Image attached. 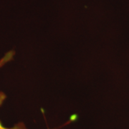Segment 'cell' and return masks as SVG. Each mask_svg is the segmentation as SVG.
<instances>
[{
  "label": "cell",
  "instance_id": "1",
  "mask_svg": "<svg viewBox=\"0 0 129 129\" xmlns=\"http://www.w3.org/2000/svg\"><path fill=\"white\" fill-rule=\"evenodd\" d=\"M14 55V51H9L8 52H7L5 54V55L0 60V68H2L5 64H7V62H10L11 60L13 59ZM7 98V95L5 92L2 91H0V106L2 105V103H4ZM0 129H27L26 128V126L24 125L23 123H19L17 125H15L14 126L12 127V128H8L6 127L5 125L1 123L0 121Z\"/></svg>",
  "mask_w": 129,
  "mask_h": 129
}]
</instances>
